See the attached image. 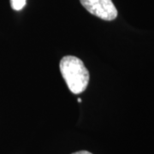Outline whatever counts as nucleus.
<instances>
[{
  "label": "nucleus",
  "instance_id": "nucleus-1",
  "mask_svg": "<svg viewBox=\"0 0 154 154\" xmlns=\"http://www.w3.org/2000/svg\"><path fill=\"white\" fill-rule=\"evenodd\" d=\"M60 71L72 94H81L89 82V72L80 58L74 56L63 57L60 61Z\"/></svg>",
  "mask_w": 154,
  "mask_h": 154
},
{
  "label": "nucleus",
  "instance_id": "nucleus-2",
  "mask_svg": "<svg viewBox=\"0 0 154 154\" xmlns=\"http://www.w3.org/2000/svg\"><path fill=\"white\" fill-rule=\"evenodd\" d=\"M87 11L105 21H113L117 17V10L111 0H80Z\"/></svg>",
  "mask_w": 154,
  "mask_h": 154
},
{
  "label": "nucleus",
  "instance_id": "nucleus-3",
  "mask_svg": "<svg viewBox=\"0 0 154 154\" xmlns=\"http://www.w3.org/2000/svg\"><path fill=\"white\" fill-rule=\"evenodd\" d=\"M11 7L15 11H21L26 5V0H11Z\"/></svg>",
  "mask_w": 154,
  "mask_h": 154
},
{
  "label": "nucleus",
  "instance_id": "nucleus-4",
  "mask_svg": "<svg viewBox=\"0 0 154 154\" xmlns=\"http://www.w3.org/2000/svg\"><path fill=\"white\" fill-rule=\"evenodd\" d=\"M72 154H93L91 152H89L88 151H80V152H74Z\"/></svg>",
  "mask_w": 154,
  "mask_h": 154
},
{
  "label": "nucleus",
  "instance_id": "nucleus-5",
  "mask_svg": "<svg viewBox=\"0 0 154 154\" xmlns=\"http://www.w3.org/2000/svg\"><path fill=\"white\" fill-rule=\"evenodd\" d=\"M77 101H78V103H82V99H78Z\"/></svg>",
  "mask_w": 154,
  "mask_h": 154
}]
</instances>
